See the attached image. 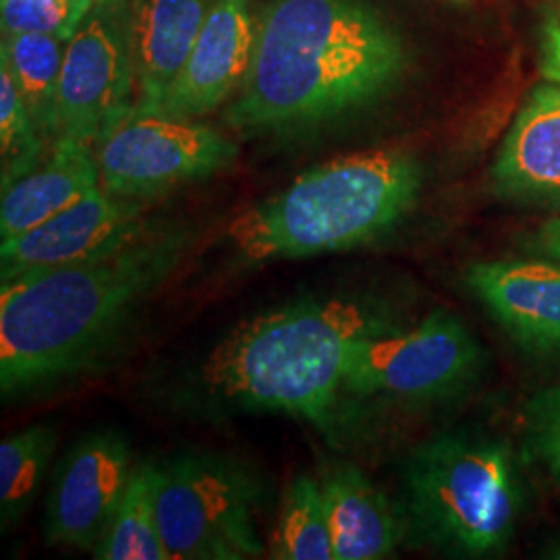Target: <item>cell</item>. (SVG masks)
<instances>
[{"label": "cell", "mask_w": 560, "mask_h": 560, "mask_svg": "<svg viewBox=\"0 0 560 560\" xmlns=\"http://www.w3.org/2000/svg\"><path fill=\"white\" fill-rule=\"evenodd\" d=\"M180 226H145L94 258L0 280V393L34 397L104 368L191 249Z\"/></svg>", "instance_id": "1"}, {"label": "cell", "mask_w": 560, "mask_h": 560, "mask_svg": "<svg viewBox=\"0 0 560 560\" xmlns=\"http://www.w3.org/2000/svg\"><path fill=\"white\" fill-rule=\"evenodd\" d=\"M405 65L399 34L365 0H270L226 122L241 133L322 127L378 101Z\"/></svg>", "instance_id": "2"}, {"label": "cell", "mask_w": 560, "mask_h": 560, "mask_svg": "<svg viewBox=\"0 0 560 560\" xmlns=\"http://www.w3.org/2000/svg\"><path fill=\"white\" fill-rule=\"evenodd\" d=\"M386 324L351 298L277 307L237 324L201 363L208 395L237 411L332 423L353 340Z\"/></svg>", "instance_id": "3"}, {"label": "cell", "mask_w": 560, "mask_h": 560, "mask_svg": "<svg viewBox=\"0 0 560 560\" xmlns=\"http://www.w3.org/2000/svg\"><path fill=\"white\" fill-rule=\"evenodd\" d=\"M420 189V162L407 152L340 156L243 210L229 224L226 240L241 260L252 264L347 252L405 219Z\"/></svg>", "instance_id": "4"}, {"label": "cell", "mask_w": 560, "mask_h": 560, "mask_svg": "<svg viewBox=\"0 0 560 560\" xmlns=\"http://www.w3.org/2000/svg\"><path fill=\"white\" fill-rule=\"evenodd\" d=\"M409 515L421 538L460 557L502 550L520 521L521 480L506 442L442 434L402 467Z\"/></svg>", "instance_id": "5"}, {"label": "cell", "mask_w": 560, "mask_h": 560, "mask_svg": "<svg viewBox=\"0 0 560 560\" xmlns=\"http://www.w3.org/2000/svg\"><path fill=\"white\" fill-rule=\"evenodd\" d=\"M260 501V481L237 459L183 453L154 465L156 521L171 560L258 559Z\"/></svg>", "instance_id": "6"}, {"label": "cell", "mask_w": 560, "mask_h": 560, "mask_svg": "<svg viewBox=\"0 0 560 560\" xmlns=\"http://www.w3.org/2000/svg\"><path fill=\"white\" fill-rule=\"evenodd\" d=\"M481 349L467 326L436 310L409 328H378L353 340L342 388L360 397L432 400L476 378Z\"/></svg>", "instance_id": "7"}, {"label": "cell", "mask_w": 560, "mask_h": 560, "mask_svg": "<svg viewBox=\"0 0 560 560\" xmlns=\"http://www.w3.org/2000/svg\"><path fill=\"white\" fill-rule=\"evenodd\" d=\"M237 154V143L214 127L138 110H131L96 148L102 189L133 201L210 179L229 168Z\"/></svg>", "instance_id": "8"}, {"label": "cell", "mask_w": 560, "mask_h": 560, "mask_svg": "<svg viewBox=\"0 0 560 560\" xmlns=\"http://www.w3.org/2000/svg\"><path fill=\"white\" fill-rule=\"evenodd\" d=\"M136 108L129 2L94 4L67 42L59 81V138L101 143Z\"/></svg>", "instance_id": "9"}, {"label": "cell", "mask_w": 560, "mask_h": 560, "mask_svg": "<svg viewBox=\"0 0 560 560\" xmlns=\"http://www.w3.org/2000/svg\"><path fill=\"white\" fill-rule=\"evenodd\" d=\"M133 471L119 432H94L59 460L44 515V540L92 552L113 520Z\"/></svg>", "instance_id": "10"}, {"label": "cell", "mask_w": 560, "mask_h": 560, "mask_svg": "<svg viewBox=\"0 0 560 560\" xmlns=\"http://www.w3.org/2000/svg\"><path fill=\"white\" fill-rule=\"evenodd\" d=\"M145 226L143 201L115 198L98 187L50 221L0 241V280L94 258L133 240Z\"/></svg>", "instance_id": "11"}, {"label": "cell", "mask_w": 560, "mask_h": 560, "mask_svg": "<svg viewBox=\"0 0 560 560\" xmlns=\"http://www.w3.org/2000/svg\"><path fill=\"white\" fill-rule=\"evenodd\" d=\"M256 42L249 0H214L200 36L156 115L198 119L229 101L247 78Z\"/></svg>", "instance_id": "12"}, {"label": "cell", "mask_w": 560, "mask_h": 560, "mask_svg": "<svg viewBox=\"0 0 560 560\" xmlns=\"http://www.w3.org/2000/svg\"><path fill=\"white\" fill-rule=\"evenodd\" d=\"M467 287L490 316L536 351H560V261L550 258L478 261Z\"/></svg>", "instance_id": "13"}, {"label": "cell", "mask_w": 560, "mask_h": 560, "mask_svg": "<svg viewBox=\"0 0 560 560\" xmlns=\"http://www.w3.org/2000/svg\"><path fill=\"white\" fill-rule=\"evenodd\" d=\"M494 191L504 200L560 206V85H538L521 106L497 161Z\"/></svg>", "instance_id": "14"}, {"label": "cell", "mask_w": 560, "mask_h": 560, "mask_svg": "<svg viewBox=\"0 0 560 560\" xmlns=\"http://www.w3.org/2000/svg\"><path fill=\"white\" fill-rule=\"evenodd\" d=\"M214 0H129L136 108L156 115L200 36Z\"/></svg>", "instance_id": "15"}, {"label": "cell", "mask_w": 560, "mask_h": 560, "mask_svg": "<svg viewBox=\"0 0 560 560\" xmlns=\"http://www.w3.org/2000/svg\"><path fill=\"white\" fill-rule=\"evenodd\" d=\"M98 187L101 171L92 145L59 138L32 173L2 189L0 241L50 221Z\"/></svg>", "instance_id": "16"}, {"label": "cell", "mask_w": 560, "mask_h": 560, "mask_svg": "<svg viewBox=\"0 0 560 560\" xmlns=\"http://www.w3.org/2000/svg\"><path fill=\"white\" fill-rule=\"evenodd\" d=\"M320 488L335 559L378 560L397 550L402 540L399 515L381 488L358 467L332 465L322 476Z\"/></svg>", "instance_id": "17"}, {"label": "cell", "mask_w": 560, "mask_h": 560, "mask_svg": "<svg viewBox=\"0 0 560 560\" xmlns=\"http://www.w3.org/2000/svg\"><path fill=\"white\" fill-rule=\"evenodd\" d=\"M67 40L48 34H2L0 62L15 80L42 138L59 140V81Z\"/></svg>", "instance_id": "18"}, {"label": "cell", "mask_w": 560, "mask_h": 560, "mask_svg": "<svg viewBox=\"0 0 560 560\" xmlns=\"http://www.w3.org/2000/svg\"><path fill=\"white\" fill-rule=\"evenodd\" d=\"M92 557L101 560H171L156 521L152 463L133 465L125 494L92 550Z\"/></svg>", "instance_id": "19"}, {"label": "cell", "mask_w": 560, "mask_h": 560, "mask_svg": "<svg viewBox=\"0 0 560 560\" xmlns=\"http://www.w3.org/2000/svg\"><path fill=\"white\" fill-rule=\"evenodd\" d=\"M59 434L48 423H34L0 444V525L11 532L38 499Z\"/></svg>", "instance_id": "20"}, {"label": "cell", "mask_w": 560, "mask_h": 560, "mask_svg": "<svg viewBox=\"0 0 560 560\" xmlns=\"http://www.w3.org/2000/svg\"><path fill=\"white\" fill-rule=\"evenodd\" d=\"M272 559L337 560L320 480L300 476L289 483L275 529Z\"/></svg>", "instance_id": "21"}, {"label": "cell", "mask_w": 560, "mask_h": 560, "mask_svg": "<svg viewBox=\"0 0 560 560\" xmlns=\"http://www.w3.org/2000/svg\"><path fill=\"white\" fill-rule=\"evenodd\" d=\"M50 143L42 138L15 80L0 62V179L2 189L32 173L46 156Z\"/></svg>", "instance_id": "22"}, {"label": "cell", "mask_w": 560, "mask_h": 560, "mask_svg": "<svg viewBox=\"0 0 560 560\" xmlns=\"http://www.w3.org/2000/svg\"><path fill=\"white\" fill-rule=\"evenodd\" d=\"M94 0H2V34H48L71 40Z\"/></svg>", "instance_id": "23"}, {"label": "cell", "mask_w": 560, "mask_h": 560, "mask_svg": "<svg viewBox=\"0 0 560 560\" xmlns=\"http://www.w3.org/2000/svg\"><path fill=\"white\" fill-rule=\"evenodd\" d=\"M527 451L544 469L560 480V384L541 390L525 413Z\"/></svg>", "instance_id": "24"}, {"label": "cell", "mask_w": 560, "mask_h": 560, "mask_svg": "<svg viewBox=\"0 0 560 560\" xmlns=\"http://www.w3.org/2000/svg\"><path fill=\"white\" fill-rule=\"evenodd\" d=\"M540 73L560 85V21H548L541 32Z\"/></svg>", "instance_id": "25"}, {"label": "cell", "mask_w": 560, "mask_h": 560, "mask_svg": "<svg viewBox=\"0 0 560 560\" xmlns=\"http://www.w3.org/2000/svg\"><path fill=\"white\" fill-rule=\"evenodd\" d=\"M532 245L544 258L560 261V217L544 222L540 229L536 231Z\"/></svg>", "instance_id": "26"}, {"label": "cell", "mask_w": 560, "mask_h": 560, "mask_svg": "<svg viewBox=\"0 0 560 560\" xmlns=\"http://www.w3.org/2000/svg\"><path fill=\"white\" fill-rule=\"evenodd\" d=\"M129 0H94V4H102V7H110V4H125Z\"/></svg>", "instance_id": "27"}]
</instances>
